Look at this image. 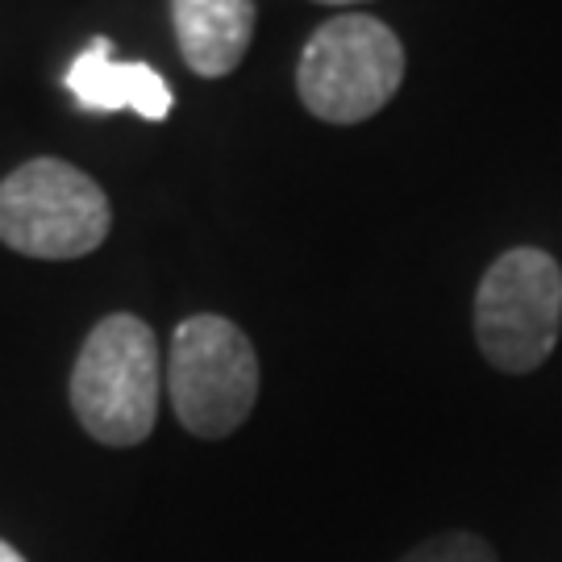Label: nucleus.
I'll return each instance as SVG.
<instances>
[{"mask_svg": "<svg viewBox=\"0 0 562 562\" xmlns=\"http://www.w3.org/2000/svg\"><path fill=\"white\" fill-rule=\"evenodd\" d=\"M562 329V267L538 246L504 250L475 292V341L504 375L538 371Z\"/></svg>", "mask_w": 562, "mask_h": 562, "instance_id": "obj_5", "label": "nucleus"}, {"mask_svg": "<svg viewBox=\"0 0 562 562\" xmlns=\"http://www.w3.org/2000/svg\"><path fill=\"white\" fill-rule=\"evenodd\" d=\"M167 396L192 438H229L259 401V355L250 338L217 313L180 322L167 355Z\"/></svg>", "mask_w": 562, "mask_h": 562, "instance_id": "obj_3", "label": "nucleus"}, {"mask_svg": "<svg viewBox=\"0 0 562 562\" xmlns=\"http://www.w3.org/2000/svg\"><path fill=\"white\" fill-rule=\"evenodd\" d=\"M404 83V46L392 25L362 13L325 21L296 67V92L313 117L359 125L375 117Z\"/></svg>", "mask_w": 562, "mask_h": 562, "instance_id": "obj_4", "label": "nucleus"}, {"mask_svg": "<svg viewBox=\"0 0 562 562\" xmlns=\"http://www.w3.org/2000/svg\"><path fill=\"white\" fill-rule=\"evenodd\" d=\"M113 225L104 188L63 159H30L0 180V241L25 259H83Z\"/></svg>", "mask_w": 562, "mask_h": 562, "instance_id": "obj_2", "label": "nucleus"}, {"mask_svg": "<svg viewBox=\"0 0 562 562\" xmlns=\"http://www.w3.org/2000/svg\"><path fill=\"white\" fill-rule=\"evenodd\" d=\"M162 359L155 329L134 313H109L83 338L71 367V408L101 446H142L155 434Z\"/></svg>", "mask_w": 562, "mask_h": 562, "instance_id": "obj_1", "label": "nucleus"}, {"mask_svg": "<svg viewBox=\"0 0 562 562\" xmlns=\"http://www.w3.org/2000/svg\"><path fill=\"white\" fill-rule=\"evenodd\" d=\"M183 63L217 80L229 76L255 38V0H171Z\"/></svg>", "mask_w": 562, "mask_h": 562, "instance_id": "obj_7", "label": "nucleus"}, {"mask_svg": "<svg viewBox=\"0 0 562 562\" xmlns=\"http://www.w3.org/2000/svg\"><path fill=\"white\" fill-rule=\"evenodd\" d=\"M317 4H359V0H317Z\"/></svg>", "mask_w": 562, "mask_h": 562, "instance_id": "obj_10", "label": "nucleus"}, {"mask_svg": "<svg viewBox=\"0 0 562 562\" xmlns=\"http://www.w3.org/2000/svg\"><path fill=\"white\" fill-rule=\"evenodd\" d=\"M396 562H501V559H496V550L483 542L480 533L450 529V533H438V538H429V542L413 546V550Z\"/></svg>", "mask_w": 562, "mask_h": 562, "instance_id": "obj_8", "label": "nucleus"}, {"mask_svg": "<svg viewBox=\"0 0 562 562\" xmlns=\"http://www.w3.org/2000/svg\"><path fill=\"white\" fill-rule=\"evenodd\" d=\"M0 562H25V559H21L18 550H13V546H9L4 538H0Z\"/></svg>", "mask_w": 562, "mask_h": 562, "instance_id": "obj_9", "label": "nucleus"}, {"mask_svg": "<svg viewBox=\"0 0 562 562\" xmlns=\"http://www.w3.org/2000/svg\"><path fill=\"white\" fill-rule=\"evenodd\" d=\"M67 92L83 113H138L146 121H162L171 113V88L150 63H117L113 42L92 38L88 50L67 67Z\"/></svg>", "mask_w": 562, "mask_h": 562, "instance_id": "obj_6", "label": "nucleus"}]
</instances>
